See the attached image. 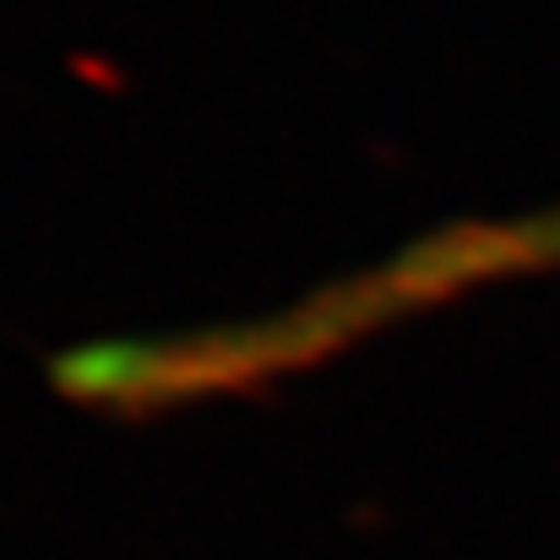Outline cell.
<instances>
[{
    "mask_svg": "<svg viewBox=\"0 0 560 560\" xmlns=\"http://www.w3.org/2000/svg\"><path fill=\"white\" fill-rule=\"evenodd\" d=\"M463 272L490 278L506 267H534V261H560V218H534V223H506V229H468L457 240Z\"/></svg>",
    "mask_w": 560,
    "mask_h": 560,
    "instance_id": "6da1fadb",
    "label": "cell"
}]
</instances>
